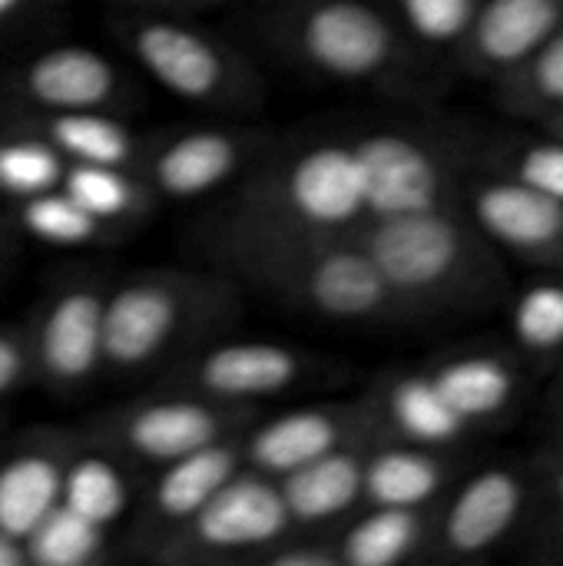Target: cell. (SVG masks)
I'll list each match as a JSON object with an SVG mask.
<instances>
[{
    "label": "cell",
    "instance_id": "obj_1",
    "mask_svg": "<svg viewBox=\"0 0 563 566\" xmlns=\"http://www.w3.org/2000/svg\"><path fill=\"white\" fill-rule=\"evenodd\" d=\"M368 222L362 166L348 139L272 149L232 186L216 249L289 235H352Z\"/></svg>",
    "mask_w": 563,
    "mask_h": 566
},
{
    "label": "cell",
    "instance_id": "obj_2",
    "mask_svg": "<svg viewBox=\"0 0 563 566\" xmlns=\"http://www.w3.org/2000/svg\"><path fill=\"white\" fill-rule=\"evenodd\" d=\"M358 239L382 269L405 322L471 315L501 302L508 292L501 252L461 202L372 219L358 229Z\"/></svg>",
    "mask_w": 563,
    "mask_h": 566
},
{
    "label": "cell",
    "instance_id": "obj_3",
    "mask_svg": "<svg viewBox=\"0 0 563 566\" xmlns=\"http://www.w3.org/2000/svg\"><path fill=\"white\" fill-rule=\"evenodd\" d=\"M226 275L265 302L325 325L378 328L405 322L382 269L352 235H289L216 249Z\"/></svg>",
    "mask_w": 563,
    "mask_h": 566
},
{
    "label": "cell",
    "instance_id": "obj_4",
    "mask_svg": "<svg viewBox=\"0 0 563 566\" xmlns=\"http://www.w3.org/2000/svg\"><path fill=\"white\" fill-rule=\"evenodd\" d=\"M239 312V282L226 272L139 269L106 285L103 375H166L202 342L229 332Z\"/></svg>",
    "mask_w": 563,
    "mask_h": 566
},
{
    "label": "cell",
    "instance_id": "obj_5",
    "mask_svg": "<svg viewBox=\"0 0 563 566\" xmlns=\"http://www.w3.org/2000/svg\"><path fill=\"white\" fill-rule=\"evenodd\" d=\"M110 30L119 56L139 76L192 109L219 119H242L265 103L259 66L189 13L119 3Z\"/></svg>",
    "mask_w": 563,
    "mask_h": 566
},
{
    "label": "cell",
    "instance_id": "obj_6",
    "mask_svg": "<svg viewBox=\"0 0 563 566\" xmlns=\"http://www.w3.org/2000/svg\"><path fill=\"white\" fill-rule=\"evenodd\" d=\"M269 10L262 20L265 43L309 76L382 86L408 73L411 40L398 17L375 0H305Z\"/></svg>",
    "mask_w": 563,
    "mask_h": 566
},
{
    "label": "cell",
    "instance_id": "obj_7",
    "mask_svg": "<svg viewBox=\"0 0 563 566\" xmlns=\"http://www.w3.org/2000/svg\"><path fill=\"white\" fill-rule=\"evenodd\" d=\"M332 375H338V368L302 345L279 338H236L222 332L159 375V385L259 411L275 398L329 385Z\"/></svg>",
    "mask_w": 563,
    "mask_h": 566
},
{
    "label": "cell",
    "instance_id": "obj_8",
    "mask_svg": "<svg viewBox=\"0 0 563 566\" xmlns=\"http://www.w3.org/2000/svg\"><path fill=\"white\" fill-rule=\"evenodd\" d=\"M259 411L219 405L189 391L156 388L153 395L133 398L96 415L83 438L133 471H159L163 464L186 458L206 444L242 434Z\"/></svg>",
    "mask_w": 563,
    "mask_h": 566
},
{
    "label": "cell",
    "instance_id": "obj_9",
    "mask_svg": "<svg viewBox=\"0 0 563 566\" xmlns=\"http://www.w3.org/2000/svg\"><path fill=\"white\" fill-rule=\"evenodd\" d=\"M292 517L272 478L239 468L149 560L156 564H252L275 541L292 534Z\"/></svg>",
    "mask_w": 563,
    "mask_h": 566
},
{
    "label": "cell",
    "instance_id": "obj_10",
    "mask_svg": "<svg viewBox=\"0 0 563 566\" xmlns=\"http://www.w3.org/2000/svg\"><path fill=\"white\" fill-rule=\"evenodd\" d=\"M136 99L123 56L90 43H50L0 73V119L76 109L126 116Z\"/></svg>",
    "mask_w": 563,
    "mask_h": 566
},
{
    "label": "cell",
    "instance_id": "obj_11",
    "mask_svg": "<svg viewBox=\"0 0 563 566\" xmlns=\"http://www.w3.org/2000/svg\"><path fill=\"white\" fill-rule=\"evenodd\" d=\"M269 146L272 136L249 123H196L146 139L136 172L156 202H192L232 189Z\"/></svg>",
    "mask_w": 563,
    "mask_h": 566
},
{
    "label": "cell",
    "instance_id": "obj_12",
    "mask_svg": "<svg viewBox=\"0 0 563 566\" xmlns=\"http://www.w3.org/2000/svg\"><path fill=\"white\" fill-rule=\"evenodd\" d=\"M106 279L76 272L53 282L27 322L33 385L73 398L103 378V312Z\"/></svg>",
    "mask_w": 563,
    "mask_h": 566
},
{
    "label": "cell",
    "instance_id": "obj_13",
    "mask_svg": "<svg viewBox=\"0 0 563 566\" xmlns=\"http://www.w3.org/2000/svg\"><path fill=\"white\" fill-rule=\"evenodd\" d=\"M352 146L362 166L368 222L441 209L461 196L455 159L425 133L385 126L352 136Z\"/></svg>",
    "mask_w": 563,
    "mask_h": 566
},
{
    "label": "cell",
    "instance_id": "obj_14",
    "mask_svg": "<svg viewBox=\"0 0 563 566\" xmlns=\"http://www.w3.org/2000/svg\"><path fill=\"white\" fill-rule=\"evenodd\" d=\"M534 507V481L518 464H491L451 484L435 504L431 560L471 564L501 551Z\"/></svg>",
    "mask_w": 563,
    "mask_h": 566
},
{
    "label": "cell",
    "instance_id": "obj_15",
    "mask_svg": "<svg viewBox=\"0 0 563 566\" xmlns=\"http://www.w3.org/2000/svg\"><path fill=\"white\" fill-rule=\"evenodd\" d=\"M458 202L498 252L544 272H563V199L484 169L461 189Z\"/></svg>",
    "mask_w": 563,
    "mask_h": 566
},
{
    "label": "cell",
    "instance_id": "obj_16",
    "mask_svg": "<svg viewBox=\"0 0 563 566\" xmlns=\"http://www.w3.org/2000/svg\"><path fill=\"white\" fill-rule=\"evenodd\" d=\"M365 438H382L365 395L352 401L302 405L265 421L256 418L242 431V464L279 481L289 471Z\"/></svg>",
    "mask_w": 563,
    "mask_h": 566
},
{
    "label": "cell",
    "instance_id": "obj_17",
    "mask_svg": "<svg viewBox=\"0 0 563 566\" xmlns=\"http://www.w3.org/2000/svg\"><path fill=\"white\" fill-rule=\"evenodd\" d=\"M242 464V434L222 438L216 444H206L186 458H176L153 471V481L143 494V504L136 511L133 524V547H139L146 557L176 534Z\"/></svg>",
    "mask_w": 563,
    "mask_h": 566
},
{
    "label": "cell",
    "instance_id": "obj_18",
    "mask_svg": "<svg viewBox=\"0 0 563 566\" xmlns=\"http://www.w3.org/2000/svg\"><path fill=\"white\" fill-rule=\"evenodd\" d=\"M563 27V0H481L458 43L465 66L484 80H504Z\"/></svg>",
    "mask_w": 563,
    "mask_h": 566
},
{
    "label": "cell",
    "instance_id": "obj_19",
    "mask_svg": "<svg viewBox=\"0 0 563 566\" xmlns=\"http://www.w3.org/2000/svg\"><path fill=\"white\" fill-rule=\"evenodd\" d=\"M83 438V434H80ZM80 438L66 431H33L0 454V531L23 537L60 504L63 471Z\"/></svg>",
    "mask_w": 563,
    "mask_h": 566
},
{
    "label": "cell",
    "instance_id": "obj_20",
    "mask_svg": "<svg viewBox=\"0 0 563 566\" xmlns=\"http://www.w3.org/2000/svg\"><path fill=\"white\" fill-rule=\"evenodd\" d=\"M382 438L451 451L475 431L448 405L428 368H402L385 375L368 395Z\"/></svg>",
    "mask_w": 563,
    "mask_h": 566
},
{
    "label": "cell",
    "instance_id": "obj_21",
    "mask_svg": "<svg viewBox=\"0 0 563 566\" xmlns=\"http://www.w3.org/2000/svg\"><path fill=\"white\" fill-rule=\"evenodd\" d=\"M372 441L378 438L335 448L275 481L295 531L325 534L335 524H345L362 507L365 454Z\"/></svg>",
    "mask_w": 563,
    "mask_h": 566
},
{
    "label": "cell",
    "instance_id": "obj_22",
    "mask_svg": "<svg viewBox=\"0 0 563 566\" xmlns=\"http://www.w3.org/2000/svg\"><path fill=\"white\" fill-rule=\"evenodd\" d=\"M428 371L471 431L501 424L524 391L521 361L508 352L468 348L428 365Z\"/></svg>",
    "mask_w": 563,
    "mask_h": 566
},
{
    "label": "cell",
    "instance_id": "obj_23",
    "mask_svg": "<svg viewBox=\"0 0 563 566\" xmlns=\"http://www.w3.org/2000/svg\"><path fill=\"white\" fill-rule=\"evenodd\" d=\"M455 474L451 451L378 438L365 454L362 507H435Z\"/></svg>",
    "mask_w": 563,
    "mask_h": 566
},
{
    "label": "cell",
    "instance_id": "obj_24",
    "mask_svg": "<svg viewBox=\"0 0 563 566\" xmlns=\"http://www.w3.org/2000/svg\"><path fill=\"white\" fill-rule=\"evenodd\" d=\"M10 126L33 129L43 136L63 159L86 166H136L146 146L123 113L106 109H76V113H40V116H13L0 119Z\"/></svg>",
    "mask_w": 563,
    "mask_h": 566
},
{
    "label": "cell",
    "instance_id": "obj_25",
    "mask_svg": "<svg viewBox=\"0 0 563 566\" xmlns=\"http://www.w3.org/2000/svg\"><path fill=\"white\" fill-rule=\"evenodd\" d=\"M435 507H358L335 534L342 566H405L431 551Z\"/></svg>",
    "mask_w": 563,
    "mask_h": 566
},
{
    "label": "cell",
    "instance_id": "obj_26",
    "mask_svg": "<svg viewBox=\"0 0 563 566\" xmlns=\"http://www.w3.org/2000/svg\"><path fill=\"white\" fill-rule=\"evenodd\" d=\"M133 468H126L110 451L80 438L76 451L66 461L60 504L106 531H113L133 507Z\"/></svg>",
    "mask_w": 563,
    "mask_h": 566
},
{
    "label": "cell",
    "instance_id": "obj_27",
    "mask_svg": "<svg viewBox=\"0 0 563 566\" xmlns=\"http://www.w3.org/2000/svg\"><path fill=\"white\" fill-rule=\"evenodd\" d=\"M60 189L76 199L93 219L110 229L136 226L156 206V196L136 172V166H86L70 163Z\"/></svg>",
    "mask_w": 563,
    "mask_h": 566
},
{
    "label": "cell",
    "instance_id": "obj_28",
    "mask_svg": "<svg viewBox=\"0 0 563 566\" xmlns=\"http://www.w3.org/2000/svg\"><path fill=\"white\" fill-rule=\"evenodd\" d=\"M508 328L514 352L531 361L563 358V272L524 285L508 308Z\"/></svg>",
    "mask_w": 563,
    "mask_h": 566
},
{
    "label": "cell",
    "instance_id": "obj_29",
    "mask_svg": "<svg viewBox=\"0 0 563 566\" xmlns=\"http://www.w3.org/2000/svg\"><path fill=\"white\" fill-rule=\"evenodd\" d=\"M10 226L27 239L53 249H83L113 232L110 226L93 219L76 199H70L60 186L10 206Z\"/></svg>",
    "mask_w": 563,
    "mask_h": 566
},
{
    "label": "cell",
    "instance_id": "obj_30",
    "mask_svg": "<svg viewBox=\"0 0 563 566\" xmlns=\"http://www.w3.org/2000/svg\"><path fill=\"white\" fill-rule=\"evenodd\" d=\"M66 159L33 129L0 123V202L17 206L60 186Z\"/></svg>",
    "mask_w": 563,
    "mask_h": 566
},
{
    "label": "cell",
    "instance_id": "obj_31",
    "mask_svg": "<svg viewBox=\"0 0 563 566\" xmlns=\"http://www.w3.org/2000/svg\"><path fill=\"white\" fill-rule=\"evenodd\" d=\"M110 547V531L56 504L27 537V566H93Z\"/></svg>",
    "mask_w": 563,
    "mask_h": 566
},
{
    "label": "cell",
    "instance_id": "obj_32",
    "mask_svg": "<svg viewBox=\"0 0 563 566\" xmlns=\"http://www.w3.org/2000/svg\"><path fill=\"white\" fill-rule=\"evenodd\" d=\"M501 103L524 119H548L563 109V27L514 73L494 83Z\"/></svg>",
    "mask_w": 563,
    "mask_h": 566
},
{
    "label": "cell",
    "instance_id": "obj_33",
    "mask_svg": "<svg viewBox=\"0 0 563 566\" xmlns=\"http://www.w3.org/2000/svg\"><path fill=\"white\" fill-rule=\"evenodd\" d=\"M395 17L411 43L455 46L465 40L481 0H392Z\"/></svg>",
    "mask_w": 563,
    "mask_h": 566
},
{
    "label": "cell",
    "instance_id": "obj_34",
    "mask_svg": "<svg viewBox=\"0 0 563 566\" xmlns=\"http://www.w3.org/2000/svg\"><path fill=\"white\" fill-rule=\"evenodd\" d=\"M491 169H498L544 196L563 199V136L544 129L538 139H514L494 156Z\"/></svg>",
    "mask_w": 563,
    "mask_h": 566
},
{
    "label": "cell",
    "instance_id": "obj_35",
    "mask_svg": "<svg viewBox=\"0 0 563 566\" xmlns=\"http://www.w3.org/2000/svg\"><path fill=\"white\" fill-rule=\"evenodd\" d=\"M27 385H33V361H30L27 325L3 322L0 325V405L10 401Z\"/></svg>",
    "mask_w": 563,
    "mask_h": 566
},
{
    "label": "cell",
    "instance_id": "obj_36",
    "mask_svg": "<svg viewBox=\"0 0 563 566\" xmlns=\"http://www.w3.org/2000/svg\"><path fill=\"white\" fill-rule=\"evenodd\" d=\"M126 7H146V10H169V13H202V10H212V7H222V3H232V0H119Z\"/></svg>",
    "mask_w": 563,
    "mask_h": 566
},
{
    "label": "cell",
    "instance_id": "obj_37",
    "mask_svg": "<svg viewBox=\"0 0 563 566\" xmlns=\"http://www.w3.org/2000/svg\"><path fill=\"white\" fill-rule=\"evenodd\" d=\"M40 7L43 0H0V36L27 23Z\"/></svg>",
    "mask_w": 563,
    "mask_h": 566
},
{
    "label": "cell",
    "instance_id": "obj_38",
    "mask_svg": "<svg viewBox=\"0 0 563 566\" xmlns=\"http://www.w3.org/2000/svg\"><path fill=\"white\" fill-rule=\"evenodd\" d=\"M0 566H27V554L23 544L10 534L0 531Z\"/></svg>",
    "mask_w": 563,
    "mask_h": 566
},
{
    "label": "cell",
    "instance_id": "obj_39",
    "mask_svg": "<svg viewBox=\"0 0 563 566\" xmlns=\"http://www.w3.org/2000/svg\"><path fill=\"white\" fill-rule=\"evenodd\" d=\"M548 464L563 474V411H557V428L551 431V448H548Z\"/></svg>",
    "mask_w": 563,
    "mask_h": 566
},
{
    "label": "cell",
    "instance_id": "obj_40",
    "mask_svg": "<svg viewBox=\"0 0 563 566\" xmlns=\"http://www.w3.org/2000/svg\"><path fill=\"white\" fill-rule=\"evenodd\" d=\"M10 242H13V226H10V219H3V212H0V252H10Z\"/></svg>",
    "mask_w": 563,
    "mask_h": 566
},
{
    "label": "cell",
    "instance_id": "obj_41",
    "mask_svg": "<svg viewBox=\"0 0 563 566\" xmlns=\"http://www.w3.org/2000/svg\"><path fill=\"white\" fill-rule=\"evenodd\" d=\"M541 129H551V133L563 136V109L561 113H554V116H548V119H541Z\"/></svg>",
    "mask_w": 563,
    "mask_h": 566
},
{
    "label": "cell",
    "instance_id": "obj_42",
    "mask_svg": "<svg viewBox=\"0 0 563 566\" xmlns=\"http://www.w3.org/2000/svg\"><path fill=\"white\" fill-rule=\"evenodd\" d=\"M554 405L557 411H563V358L557 361V385H554Z\"/></svg>",
    "mask_w": 563,
    "mask_h": 566
},
{
    "label": "cell",
    "instance_id": "obj_43",
    "mask_svg": "<svg viewBox=\"0 0 563 566\" xmlns=\"http://www.w3.org/2000/svg\"><path fill=\"white\" fill-rule=\"evenodd\" d=\"M262 3H269V7H272V3H305V0H262Z\"/></svg>",
    "mask_w": 563,
    "mask_h": 566
},
{
    "label": "cell",
    "instance_id": "obj_44",
    "mask_svg": "<svg viewBox=\"0 0 563 566\" xmlns=\"http://www.w3.org/2000/svg\"><path fill=\"white\" fill-rule=\"evenodd\" d=\"M3 255H7V252H0V272H3Z\"/></svg>",
    "mask_w": 563,
    "mask_h": 566
}]
</instances>
